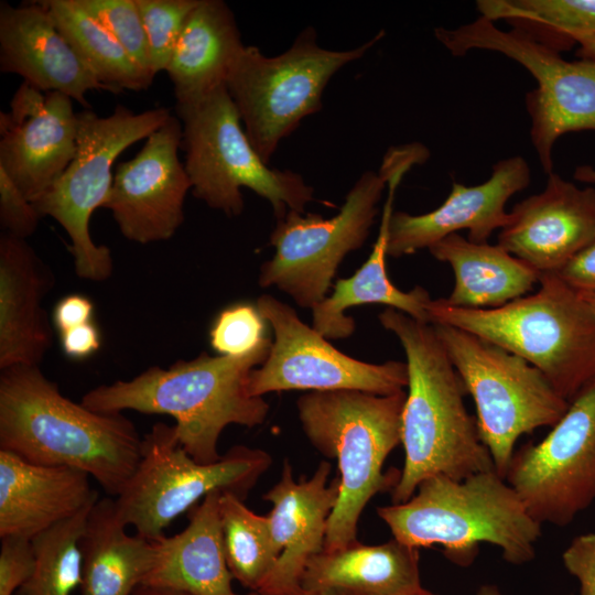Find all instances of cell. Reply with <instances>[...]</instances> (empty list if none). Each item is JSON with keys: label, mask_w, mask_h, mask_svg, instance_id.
<instances>
[{"label": "cell", "mask_w": 595, "mask_h": 595, "mask_svg": "<svg viewBox=\"0 0 595 595\" xmlns=\"http://www.w3.org/2000/svg\"><path fill=\"white\" fill-rule=\"evenodd\" d=\"M142 437L122 413L95 412L66 398L39 366L0 372V450L39 465L67 466L117 497L141 457Z\"/></svg>", "instance_id": "obj_1"}, {"label": "cell", "mask_w": 595, "mask_h": 595, "mask_svg": "<svg viewBox=\"0 0 595 595\" xmlns=\"http://www.w3.org/2000/svg\"><path fill=\"white\" fill-rule=\"evenodd\" d=\"M378 320L399 339L409 377L401 418L404 464L390 491L392 504L409 500L430 477L461 480L495 469L476 420L465 407L463 381L433 325L391 307Z\"/></svg>", "instance_id": "obj_2"}, {"label": "cell", "mask_w": 595, "mask_h": 595, "mask_svg": "<svg viewBox=\"0 0 595 595\" xmlns=\"http://www.w3.org/2000/svg\"><path fill=\"white\" fill-rule=\"evenodd\" d=\"M272 340L242 356H210L202 353L191 360L159 366L130 380L100 385L86 392L80 403L100 413L132 410L166 414L175 420L178 441L198 463L217 462L218 442L230 424L255 428L264 422L269 404L248 392L250 371L269 355Z\"/></svg>", "instance_id": "obj_3"}, {"label": "cell", "mask_w": 595, "mask_h": 595, "mask_svg": "<svg viewBox=\"0 0 595 595\" xmlns=\"http://www.w3.org/2000/svg\"><path fill=\"white\" fill-rule=\"evenodd\" d=\"M393 538L412 548L441 545L453 563L467 566L482 542L499 548L509 564L536 558L541 523L496 469L464 479L433 476L402 504L377 508Z\"/></svg>", "instance_id": "obj_4"}, {"label": "cell", "mask_w": 595, "mask_h": 595, "mask_svg": "<svg viewBox=\"0 0 595 595\" xmlns=\"http://www.w3.org/2000/svg\"><path fill=\"white\" fill-rule=\"evenodd\" d=\"M405 391L379 396L358 390L311 391L296 401L302 430L322 455L338 467L339 497L329 517L324 550L358 542L360 516L374 496L391 491L400 473H383L401 443Z\"/></svg>", "instance_id": "obj_5"}, {"label": "cell", "mask_w": 595, "mask_h": 595, "mask_svg": "<svg viewBox=\"0 0 595 595\" xmlns=\"http://www.w3.org/2000/svg\"><path fill=\"white\" fill-rule=\"evenodd\" d=\"M430 324L461 328L538 368L569 402L595 378V315L555 272L539 289L496 309H462L443 299L428 305Z\"/></svg>", "instance_id": "obj_6"}, {"label": "cell", "mask_w": 595, "mask_h": 595, "mask_svg": "<svg viewBox=\"0 0 595 595\" xmlns=\"http://www.w3.org/2000/svg\"><path fill=\"white\" fill-rule=\"evenodd\" d=\"M176 115L182 123L191 191L208 207L239 216L245 208L241 187L267 199L277 219L289 210L305 213V206L315 201L314 188L302 175L272 169L260 158L226 85L193 101L176 104Z\"/></svg>", "instance_id": "obj_7"}, {"label": "cell", "mask_w": 595, "mask_h": 595, "mask_svg": "<svg viewBox=\"0 0 595 595\" xmlns=\"http://www.w3.org/2000/svg\"><path fill=\"white\" fill-rule=\"evenodd\" d=\"M383 35L380 31L357 47L335 51L320 46L315 29L309 26L277 56H267L253 45L244 47L225 85L250 143L267 164L280 142L305 117L321 110L331 78Z\"/></svg>", "instance_id": "obj_8"}, {"label": "cell", "mask_w": 595, "mask_h": 595, "mask_svg": "<svg viewBox=\"0 0 595 595\" xmlns=\"http://www.w3.org/2000/svg\"><path fill=\"white\" fill-rule=\"evenodd\" d=\"M271 463L266 451L245 445L231 447L217 462L198 463L181 445L175 425L159 422L142 437L140 461L115 499L116 510L138 536L156 540L212 493L245 499Z\"/></svg>", "instance_id": "obj_9"}, {"label": "cell", "mask_w": 595, "mask_h": 595, "mask_svg": "<svg viewBox=\"0 0 595 595\" xmlns=\"http://www.w3.org/2000/svg\"><path fill=\"white\" fill-rule=\"evenodd\" d=\"M432 325L475 402L480 440L506 479L517 440L536 429L552 428L570 402L523 358L461 328Z\"/></svg>", "instance_id": "obj_10"}, {"label": "cell", "mask_w": 595, "mask_h": 595, "mask_svg": "<svg viewBox=\"0 0 595 595\" xmlns=\"http://www.w3.org/2000/svg\"><path fill=\"white\" fill-rule=\"evenodd\" d=\"M171 116L166 108L134 113L121 105L106 117L90 109L78 112L76 154L61 177L33 204L41 217H52L67 232L75 273L80 279L101 282L113 271L110 249L96 245L90 237L89 219L108 199L116 159Z\"/></svg>", "instance_id": "obj_11"}, {"label": "cell", "mask_w": 595, "mask_h": 595, "mask_svg": "<svg viewBox=\"0 0 595 595\" xmlns=\"http://www.w3.org/2000/svg\"><path fill=\"white\" fill-rule=\"evenodd\" d=\"M434 34L454 56L472 50L495 51L531 73L538 86L526 96L530 136L547 175L553 172L552 152L560 137L595 131V60L566 61L559 52L517 30L502 31L484 17L456 29L436 28Z\"/></svg>", "instance_id": "obj_12"}, {"label": "cell", "mask_w": 595, "mask_h": 595, "mask_svg": "<svg viewBox=\"0 0 595 595\" xmlns=\"http://www.w3.org/2000/svg\"><path fill=\"white\" fill-rule=\"evenodd\" d=\"M386 187L380 167L365 171L336 215L289 210L277 219L269 240L275 252L261 264L259 285L275 286L312 310L326 298L344 258L365 244Z\"/></svg>", "instance_id": "obj_13"}, {"label": "cell", "mask_w": 595, "mask_h": 595, "mask_svg": "<svg viewBox=\"0 0 595 595\" xmlns=\"http://www.w3.org/2000/svg\"><path fill=\"white\" fill-rule=\"evenodd\" d=\"M256 306L274 339L266 360L248 376L251 396L286 390H358L389 396L408 387L407 363L370 364L347 356L272 295H260Z\"/></svg>", "instance_id": "obj_14"}, {"label": "cell", "mask_w": 595, "mask_h": 595, "mask_svg": "<svg viewBox=\"0 0 595 595\" xmlns=\"http://www.w3.org/2000/svg\"><path fill=\"white\" fill-rule=\"evenodd\" d=\"M506 482L541 524L565 527L595 501V378L542 441L515 451Z\"/></svg>", "instance_id": "obj_15"}, {"label": "cell", "mask_w": 595, "mask_h": 595, "mask_svg": "<svg viewBox=\"0 0 595 595\" xmlns=\"http://www.w3.org/2000/svg\"><path fill=\"white\" fill-rule=\"evenodd\" d=\"M182 123L171 116L152 132L131 160L113 174L104 206L125 238L148 245L172 238L184 221V202L192 184L178 159Z\"/></svg>", "instance_id": "obj_16"}, {"label": "cell", "mask_w": 595, "mask_h": 595, "mask_svg": "<svg viewBox=\"0 0 595 595\" xmlns=\"http://www.w3.org/2000/svg\"><path fill=\"white\" fill-rule=\"evenodd\" d=\"M73 99L22 82L0 112V167L36 202L61 177L77 151L78 112Z\"/></svg>", "instance_id": "obj_17"}, {"label": "cell", "mask_w": 595, "mask_h": 595, "mask_svg": "<svg viewBox=\"0 0 595 595\" xmlns=\"http://www.w3.org/2000/svg\"><path fill=\"white\" fill-rule=\"evenodd\" d=\"M595 239V188L552 172L542 192L516 204L498 242L540 273L558 272Z\"/></svg>", "instance_id": "obj_18"}, {"label": "cell", "mask_w": 595, "mask_h": 595, "mask_svg": "<svg viewBox=\"0 0 595 595\" xmlns=\"http://www.w3.org/2000/svg\"><path fill=\"white\" fill-rule=\"evenodd\" d=\"M531 181L527 161L515 155L494 164L489 178L475 186L453 182L442 205L422 214L393 212L389 223L388 256L399 258L429 248L439 240L468 230V240L487 242L509 219L508 199Z\"/></svg>", "instance_id": "obj_19"}, {"label": "cell", "mask_w": 595, "mask_h": 595, "mask_svg": "<svg viewBox=\"0 0 595 595\" xmlns=\"http://www.w3.org/2000/svg\"><path fill=\"white\" fill-rule=\"evenodd\" d=\"M331 470L329 462L322 461L309 479L296 482L284 459L280 479L262 497L272 504L267 517L280 556L258 593L275 595L300 587L307 563L324 550L340 487L338 476L328 483Z\"/></svg>", "instance_id": "obj_20"}, {"label": "cell", "mask_w": 595, "mask_h": 595, "mask_svg": "<svg viewBox=\"0 0 595 595\" xmlns=\"http://www.w3.org/2000/svg\"><path fill=\"white\" fill-rule=\"evenodd\" d=\"M0 71L42 91H58L89 108V90H107L57 29L40 0L0 3Z\"/></svg>", "instance_id": "obj_21"}, {"label": "cell", "mask_w": 595, "mask_h": 595, "mask_svg": "<svg viewBox=\"0 0 595 595\" xmlns=\"http://www.w3.org/2000/svg\"><path fill=\"white\" fill-rule=\"evenodd\" d=\"M413 165V160L405 154H392L387 159L385 171L388 192L371 252L351 277L337 280L333 293L312 309V327L325 338L349 337L355 331V321L345 315V311L367 304L387 305L430 324L428 305L432 299L429 292L422 286H415L408 292L398 289L390 281L386 266L389 223L393 214L396 192L404 174Z\"/></svg>", "instance_id": "obj_22"}, {"label": "cell", "mask_w": 595, "mask_h": 595, "mask_svg": "<svg viewBox=\"0 0 595 595\" xmlns=\"http://www.w3.org/2000/svg\"><path fill=\"white\" fill-rule=\"evenodd\" d=\"M89 475L67 466L30 463L0 450V538L33 539L100 498Z\"/></svg>", "instance_id": "obj_23"}, {"label": "cell", "mask_w": 595, "mask_h": 595, "mask_svg": "<svg viewBox=\"0 0 595 595\" xmlns=\"http://www.w3.org/2000/svg\"><path fill=\"white\" fill-rule=\"evenodd\" d=\"M52 278L26 239L0 236V369L39 366L53 345L43 298Z\"/></svg>", "instance_id": "obj_24"}, {"label": "cell", "mask_w": 595, "mask_h": 595, "mask_svg": "<svg viewBox=\"0 0 595 595\" xmlns=\"http://www.w3.org/2000/svg\"><path fill=\"white\" fill-rule=\"evenodd\" d=\"M221 493L207 495L191 509L183 531L154 540L158 558L143 584L174 587L195 595H239L228 569L220 524Z\"/></svg>", "instance_id": "obj_25"}, {"label": "cell", "mask_w": 595, "mask_h": 595, "mask_svg": "<svg viewBox=\"0 0 595 595\" xmlns=\"http://www.w3.org/2000/svg\"><path fill=\"white\" fill-rule=\"evenodd\" d=\"M245 46L228 4L221 0H199L165 71L176 104L193 101L225 85Z\"/></svg>", "instance_id": "obj_26"}, {"label": "cell", "mask_w": 595, "mask_h": 595, "mask_svg": "<svg viewBox=\"0 0 595 595\" xmlns=\"http://www.w3.org/2000/svg\"><path fill=\"white\" fill-rule=\"evenodd\" d=\"M419 550L394 538L323 550L307 563L301 586L338 595H397L422 586Z\"/></svg>", "instance_id": "obj_27"}, {"label": "cell", "mask_w": 595, "mask_h": 595, "mask_svg": "<svg viewBox=\"0 0 595 595\" xmlns=\"http://www.w3.org/2000/svg\"><path fill=\"white\" fill-rule=\"evenodd\" d=\"M428 249L454 272V288L448 298H442L451 306L496 309L524 296L540 280V272L499 245L452 234Z\"/></svg>", "instance_id": "obj_28"}, {"label": "cell", "mask_w": 595, "mask_h": 595, "mask_svg": "<svg viewBox=\"0 0 595 595\" xmlns=\"http://www.w3.org/2000/svg\"><path fill=\"white\" fill-rule=\"evenodd\" d=\"M115 499L99 498L91 508L80 541L82 595H131L143 584L158 558V544L130 536Z\"/></svg>", "instance_id": "obj_29"}, {"label": "cell", "mask_w": 595, "mask_h": 595, "mask_svg": "<svg viewBox=\"0 0 595 595\" xmlns=\"http://www.w3.org/2000/svg\"><path fill=\"white\" fill-rule=\"evenodd\" d=\"M476 7L480 17L502 19L555 52L578 44L582 58L595 60V0H478Z\"/></svg>", "instance_id": "obj_30"}, {"label": "cell", "mask_w": 595, "mask_h": 595, "mask_svg": "<svg viewBox=\"0 0 595 595\" xmlns=\"http://www.w3.org/2000/svg\"><path fill=\"white\" fill-rule=\"evenodd\" d=\"M40 1L107 91H140L151 86L154 78L141 69L121 44L74 0Z\"/></svg>", "instance_id": "obj_31"}, {"label": "cell", "mask_w": 595, "mask_h": 595, "mask_svg": "<svg viewBox=\"0 0 595 595\" xmlns=\"http://www.w3.org/2000/svg\"><path fill=\"white\" fill-rule=\"evenodd\" d=\"M235 494L219 501L224 551L228 569L242 586L257 592L273 570L280 553L269 519L249 509Z\"/></svg>", "instance_id": "obj_32"}, {"label": "cell", "mask_w": 595, "mask_h": 595, "mask_svg": "<svg viewBox=\"0 0 595 595\" xmlns=\"http://www.w3.org/2000/svg\"><path fill=\"white\" fill-rule=\"evenodd\" d=\"M98 499L32 539L34 572L15 595H71L80 586V541L89 512Z\"/></svg>", "instance_id": "obj_33"}, {"label": "cell", "mask_w": 595, "mask_h": 595, "mask_svg": "<svg viewBox=\"0 0 595 595\" xmlns=\"http://www.w3.org/2000/svg\"><path fill=\"white\" fill-rule=\"evenodd\" d=\"M199 0H136L154 75L166 71L185 22Z\"/></svg>", "instance_id": "obj_34"}, {"label": "cell", "mask_w": 595, "mask_h": 595, "mask_svg": "<svg viewBox=\"0 0 595 595\" xmlns=\"http://www.w3.org/2000/svg\"><path fill=\"white\" fill-rule=\"evenodd\" d=\"M95 18L126 50L132 61L155 77L147 33L136 0H74Z\"/></svg>", "instance_id": "obj_35"}, {"label": "cell", "mask_w": 595, "mask_h": 595, "mask_svg": "<svg viewBox=\"0 0 595 595\" xmlns=\"http://www.w3.org/2000/svg\"><path fill=\"white\" fill-rule=\"evenodd\" d=\"M266 323L257 306L247 303L228 306L210 328V346L223 356L246 355L267 337Z\"/></svg>", "instance_id": "obj_36"}, {"label": "cell", "mask_w": 595, "mask_h": 595, "mask_svg": "<svg viewBox=\"0 0 595 595\" xmlns=\"http://www.w3.org/2000/svg\"><path fill=\"white\" fill-rule=\"evenodd\" d=\"M41 215L15 185L7 172L0 167V226L2 232L26 239L32 236Z\"/></svg>", "instance_id": "obj_37"}, {"label": "cell", "mask_w": 595, "mask_h": 595, "mask_svg": "<svg viewBox=\"0 0 595 595\" xmlns=\"http://www.w3.org/2000/svg\"><path fill=\"white\" fill-rule=\"evenodd\" d=\"M0 540V595H15L34 572V548L32 540L24 537L6 536Z\"/></svg>", "instance_id": "obj_38"}, {"label": "cell", "mask_w": 595, "mask_h": 595, "mask_svg": "<svg viewBox=\"0 0 595 595\" xmlns=\"http://www.w3.org/2000/svg\"><path fill=\"white\" fill-rule=\"evenodd\" d=\"M566 571L578 582V595H595V532L575 537L562 553Z\"/></svg>", "instance_id": "obj_39"}, {"label": "cell", "mask_w": 595, "mask_h": 595, "mask_svg": "<svg viewBox=\"0 0 595 595\" xmlns=\"http://www.w3.org/2000/svg\"><path fill=\"white\" fill-rule=\"evenodd\" d=\"M580 293H595V239L555 272Z\"/></svg>", "instance_id": "obj_40"}, {"label": "cell", "mask_w": 595, "mask_h": 595, "mask_svg": "<svg viewBox=\"0 0 595 595\" xmlns=\"http://www.w3.org/2000/svg\"><path fill=\"white\" fill-rule=\"evenodd\" d=\"M94 304L80 294L66 295L55 305L53 321L60 333L91 322Z\"/></svg>", "instance_id": "obj_41"}, {"label": "cell", "mask_w": 595, "mask_h": 595, "mask_svg": "<svg viewBox=\"0 0 595 595\" xmlns=\"http://www.w3.org/2000/svg\"><path fill=\"white\" fill-rule=\"evenodd\" d=\"M61 345L67 357L83 359L100 348L101 338L94 322H88L62 332Z\"/></svg>", "instance_id": "obj_42"}, {"label": "cell", "mask_w": 595, "mask_h": 595, "mask_svg": "<svg viewBox=\"0 0 595 595\" xmlns=\"http://www.w3.org/2000/svg\"><path fill=\"white\" fill-rule=\"evenodd\" d=\"M131 595H195V594L190 593L187 591L174 588V587L141 584L133 591Z\"/></svg>", "instance_id": "obj_43"}, {"label": "cell", "mask_w": 595, "mask_h": 595, "mask_svg": "<svg viewBox=\"0 0 595 595\" xmlns=\"http://www.w3.org/2000/svg\"><path fill=\"white\" fill-rule=\"evenodd\" d=\"M244 595H268V594H261V593H258V592H250V593L244 594ZM275 595H338V594L333 593V592L313 589V588H305L303 586H300V587H298V588H295V589H293L291 592L283 593V594H275Z\"/></svg>", "instance_id": "obj_44"}, {"label": "cell", "mask_w": 595, "mask_h": 595, "mask_svg": "<svg viewBox=\"0 0 595 595\" xmlns=\"http://www.w3.org/2000/svg\"><path fill=\"white\" fill-rule=\"evenodd\" d=\"M575 177L580 181L595 183V170L591 166H581L576 170Z\"/></svg>", "instance_id": "obj_45"}, {"label": "cell", "mask_w": 595, "mask_h": 595, "mask_svg": "<svg viewBox=\"0 0 595 595\" xmlns=\"http://www.w3.org/2000/svg\"><path fill=\"white\" fill-rule=\"evenodd\" d=\"M476 595H505L495 584H483L476 592Z\"/></svg>", "instance_id": "obj_46"}, {"label": "cell", "mask_w": 595, "mask_h": 595, "mask_svg": "<svg viewBox=\"0 0 595 595\" xmlns=\"http://www.w3.org/2000/svg\"><path fill=\"white\" fill-rule=\"evenodd\" d=\"M397 595H435V594H433L432 592L423 588L422 586H419V587H415V588L399 593Z\"/></svg>", "instance_id": "obj_47"}, {"label": "cell", "mask_w": 595, "mask_h": 595, "mask_svg": "<svg viewBox=\"0 0 595 595\" xmlns=\"http://www.w3.org/2000/svg\"><path fill=\"white\" fill-rule=\"evenodd\" d=\"M580 294L595 315V293H580Z\"/></svg>", "instance_id": "obj_48"}]
</instances>
